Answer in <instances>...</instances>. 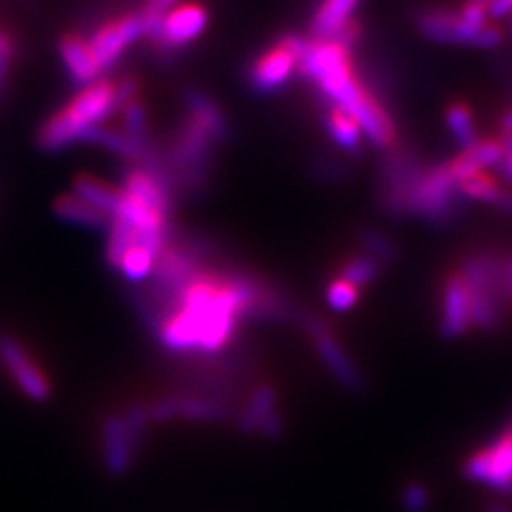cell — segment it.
Wrapping results in <instances>:
<instances>
[{
  "label": "cell",
  "instance_id": "34",
  "mask_svg": "<svg viewBox=\"0 0 512 512\" xmlns=\"http://www.w3.org/2000/svg\"><path fill=\"white\" fill-rule=\"evenodd\" d=\"M498 139L502 143V156H500L498 169L502 178L508 184H512V133H502Z\"/></svg>",
  "mask_w": 512,
  "mask_h": 512
},
{
  "label": "cell",
  "instance_id": "24",
  "mask_svg": "<svg viewBox=\"0 0 512 512\" xmlns=\"http://www.w3.org/2000/svg\"><path fill=\"white\" fill-rule=\"evenodd\" d=\"M158 256L160 254L146 246H131L118 256L116 263L111 267H114L128 284H141L152 278Z\"/></svg>",
  "mask_w": 512,
  "mask_h": 512
},
{
  "label": "cell",
  "instance_id": "19",
  "mask_svg": "<svg viewBox=\"0 0 512 512\" xmlns=\"http://www.w3.org/2000/svg\"><path fill=\"white\" fill-rule=\"evenodd\" d=\"M502 156V143L498 137H483L472 146L463 148L453 160H448L457 182L472 178L476 173H485L491 167H498Z\"/></svg>",
  "mask_w": 512,
  "mask_h": 512
},
{
  "label": "cell",
  "instance_id": "23",
  "mask_svg": "<svg viewBox=\"0 0 512 512\" xmlns=\"http://www.w3.org/2000/svg\"><path fill=\"white\" fill-rule=\"evenodd\" d=\"M276 410H278L276 389L269 387V384H261V387H256V391L250 395L244 410L239 412L237 429L242 431V434H256V431H259V425Z\"/></svg>",
  "mask_w": 512,
  "mask_h": 512
},
{
  "label": "cell",
  "instance_id": "26",
  "mask_svg": "<svg viewBox=\"0 0 512 512\" xmlns=\"http://www.w3.org/2000/svg\"><path fill=\"white\" fill-rule=\"evenodd\" d=\"M120 118H122V124H120V128L122 131L131 137V139H135L137 143H141L143 148H148V150H152V141H150V120H148V109H146V105H143V101L139 99H133V101H128V103H124L122 107H120Z\"/></svg>",
  "mask_w": 512,
  "mask_h": 512
},
{
  "label": "cell",
  "instance_id": "4",
  "mask_svg": "<svg viewBox=\"0 0 512 512\" xmlns=\"http://www.w3.org/2000/svg\"><path fill=\"white\" fill-rule=\"evenodd\" d=\"M118 111L120 99L114 79H96L84 88H77L69 103H64L39 126V148L45 152H60L75 143H84L94 128L107 124Z\"/></svg>",
  "mask_w": 512,
  "mask_h": 512
},
{
  "label": "cell",
  "instance_id": "17",
  "mask_svg": "<svg viewBox=\"0 0 512 512\" xmlns=\"http://www.w3.org/2000/svg\"><path fill=\"white\" fill-rule=\"evenodd\" d=\"M58 54L64 69H67L71 77V82L77 88H84L103 77L99 64H96V58L90 50L88 39L84 35H79V32H67V35H62V39L58 41Z\"/></svg>",
  "mask_w": 512,
  "mask_h": 512
},
{
  "label": "cell",
  "instance_id": "12",
  "mask_svg": "<svg viewBox=\"0 0 512 512\" xmlns=\"http://www.w3.org/2000/svg\"><path fill=\"white\" fill-rule=\"evenodd\" d=\"M210 26V11L197 0H184L182 5L167 13L163 22L148 37L158 52H180L184 47L199 41Z\"/></svg>",
  "mask_w": 512,
  "mask_h": 512
},
{
  "label": "cell",
  "instance_id": "11",
  "mask_svg": "<svg viewBox=\"0 0 512 512\" xmlns=\"http://www.w3.org/2000/svg\"><path fill=\"white\" fill-rule=\"evenodd\" d=\"M90 43V50L99 64L101 73H109L116 69V64L122 60V56L131 50V47L143 39V24L137 11L120 13L116 18H109L103 24L94 28L90 37H86Z\"/></svg>",
  "mask_w": 512,
  "mask_h": 512
},
{
  "label": "cell",
  "instance_id": "18",
  "mask_svg": "<svg viewBox=\"0 0 512 512\" xmlns=\"http://www.w3.org/2000/svg\"><path fill=\"white\" fill-rule=\"evenodd\" d=\"M361 0H320L310 20L312 41H331L340 35V30L355 20V11Z\"/></svg>",
  "mask_w": 512,
  "mask_h": 512
},
{
  "label": "cell",
  "instance_id": "25",
  "mask_svg": "<svg viewBox=\"0 0 512 512\" xmlns=\"http://www.w3.org/2000/svg\"><path fill=\"white\" fill-rule=\"evenodd\" d=\"M459 192L466 201H480L487 205L498 207L504 199L506 188L498 178H493L487 171L485 173H476L472 178L459 182Z\"/></svg>",
  "mask_w": 512,
  "mask_h": 512
},
{
  "label": "cell",
  "instance_id": "42",
  "mask_svg": "<svg viewBox=\"0 0 512 512\" xmlns=\"http://www.w3.org/2000/svg\"><path fill=\"white\" fill-rule=\"evenodd\" d=\"M510 26H512V11H510Z\"/></svg>",
  "mask_w": 512,
  "mask_h": 512
},
{
  "label": "cell",
  "instance_id": "3",
  "mask_svg": "<svg viewBox=\"0 0 512 512\" xmlns=\"http://www.w3.org/2000/svg\"><path fill=\"white\" fill-rule=\"evenodd\" d=\"M184 118L175 128L169 146V175L186 190L203 186L210 173L216 148L231 135L229 120L222 107L199 88L184 94Z\"/></svg>",
  "mask_w": 512,
  "mask_h": 512
},
{
  "label": "cell",
  "instance_id": "9",
  "mask_svg": "<svg viewBox=\"0 0 512 512\" xmlns=\"http://www.w3.org/2000/svg\"><path fill=\"white\" fill-rule=\"evenodd\" d=\"M308 39L301 35H284L271 43L254 58L248 69V82L259 94H274L282 90L295 73H299L301 58L306 54Z\"/></svg>",
  "mask_w": 512,
  "mask_h": 512
},
{
  "label": "cell",
  "instance_id": "32",
  "mask_svg": "<svg viewBox=\"0 0 512 512\" xmlns=\"http://www.w3.org/2000/svg\"><path fill=\"white\" fill-rule=\"evenodd\" d=\"M399 502H402L404 512H427L431 504V495L429 489L423 483H419V480H410V483L404 485Z\"/></svg>",
  "mask_w": 512,
  "mask_h": 512
},
{
  "label": "cell",
  "instance_id": "31",
  "mask_svg": "<svg viewBox=\"0 0 512 512\" xmlns=\"http://www.w3.org/2000/svg\"><path fill=\"white\" fill-rule=\"evenodd\" d=\"M361 291L357 286H352L350 282L342 280V278H335L329 286H327V306L333 312H348L352 310L359 303Z\"/></svg>",
  "mask_w": 512,
  "mask_h": 512
},
{
  "label": "cell",
  "instance_id": "2",
  "mask_svg": "<svg viewBox=\"0 0 512 512\" xmlns=\"http://www.w3.org/2000/svg\"><path fill=\"white\" fill-rule=\"evenodd\" d=\"M299 73L308 77L316 90L325 96L327 105L346 111L357 120L363 137L378 150L395 146L397 131L389 111L376 99L370 86L355 71L352 50L340 41L308 39L306 54L301 58Z\"/></svg>",
  "mask_w": 512,
  "mask_h": 512
},
{
  "label": "cell",
  "instance_id": "41",
  "mask_svg": "<svg viewBox=\"0 0 512 512\" xmlns=\"http://www.w3.org/2000/svg\"><path fill=\"white\" fill-rule=\"evenodd\" d=\"M489 512H510V510H504V508H493V510H489Z\"/></svg>",
  "mask_w": 512,
  "mask_h": 512
},
{
  "label": "cell",
  "instance_id": "5",
  "mask_svg": "<svg viewBox=\"0 0 512 512\" xmlns=\"http://www.w3.org/2000/svg\"><path fill=\"white\" fill-rule=\"evenodd\" d=\"M459 274L470 299L472 327L483 333L502 331L510 306L504 256L493 250H476L461 261Z\"/></svg>",
  "mask_w": 512,
  "mask_h": 512
},
{
  "label": "cell",
  "instance_id": "27",
  "mask_svg": "<svg viewBox=\"0 0 512 512\" xmlns=\"http://www.w3.org/2000/svg\"><path fill=\"white\" fill-rule=\"evenodd\" d=\"M446 126H448V131H451V135L455 137V141L461 146V150L472 146L474 141L480 139L476 133L472 109L463 101H455L446 107Z\"/></svg>",
  "mask_w": 512,
  "mask_h": 512
},
{
  "label": "cell",
  "instance_id": "33",
  "mask_svg": "<svg viewBox=\"0 0 512 512\" xmlns=\"http://www.w3.org/2000/svg\"><path fill=\"white\" fill-rule=\"evenodd\" d=\"M15 52H18V45H15V39L7 28L0 26V88L5 86L7 77L13 69V60Z\"/></svg>",
  "mask_w": 512,
  "mask_h": 512
},
{
  "label": "cell",
  "instance_id": "30",
  "mask_svg": "<svg viewBox=\"0 0 512 512\" xmlns=\"http://www.w3.org/2000/svg\"><path fill=\"white\" fill-rule=\"evenodd\" d=\"M182 3L184 0H143V5L137 9L143 24V39H148L165 15Z\"/></svg>",
  "mask_w": 512,
  "mask_h": 512
},
{
  "label": "cell",
  "instance_id": "13",
  "mask_svg": "<svg viewBox=\"0 0 512 512\" xmlns=\"http://www.w3.org/2000/svg\"><path fill=\"white\" fill-rule=\"evenodd\" d=\"M303 327H306L310 338L314 340L316 355L323 359L329 374L338 380L344 389L361 391L365 387L363 372L359 370V365L352 361L346 348L335 340L329 323H325V320L316 314H308L303 316Z\"/></svg>",
  "mask_w": 512,
  "mask_h": 512
},
{
  "label": "cell",
  "instance_id": "14",
  "mask_svg": "<svg viewBox=\"0 0 512 512\" xmlns=\"http://www.w3.org/2000/svg\"><path fill=\"white\" fill-rule=\"evenodd\" d=\"M0 365L5 372L32 402H47L52 395V384L43 374L41 367L32 361L30 352L15 338L7 333H0Z\"/></svg>",
  "mask_w": 512,
  "mask_h": 512
},
{
  "label": "cell",
  "instance_id": "35",
  "mask_svg": "<svg viewBox=\"0 0 512 512\" xmlns=\"http://www.w3.org/2000/svg\"><path fill=\"white\" fill-rule=\"evenodd\" d=\"M256 434H261L267 440H278L284 434V419L282 414L276 410L274 414H269L267 419L259 425V431Z\"/></svg>",
  "mask_w": 512,
  "mask_h": 512
},
{
  "label": "cell",
  "instance_id": "36",
  "mask_svg": "<svg viewBox=\"0 0 512 512\" xmlns=\"http://www.w3.org/2000/svg\"><path fill=\"white\" fill-rule=\"evenodd\" d=\"M512 11V0H493V3L489 5V18H508Z\"/></svg>",
  "mask_w": 512,
  "mask_h": 512
},
{
  "label": "cell",
  "instance_id": "8",
  "mask_svg": "<svg viewBox=\"0 0 512 512\" xmlns=\"http://www.w3.org/2000/svg\"><path fill=\"white\" fill-rule=\"evenodd\" d=\"M416 28L429 41L448 45H472L480 50H495L504 43V30L495 24L472 26L455 9L429 7L416 15Z\"/></svg>",
  "mask_w": 512,
  "mask_h": 512
},
{
  "label": "cell",
  "instance_id": "15",
  "mask_svg": "<svg viewBox=\"0 0 512 512\" xmlns=\"http://www.w3.org/2000/svg\"><path fill=\"white\" fill-rule=\"evenodd\" d=\"M152 421L188 419L197 423H218L231 416L227 399L214 395H169L160 397L148 406Z\"/></svg>",
  "mask_w": 512,
  "mask_h": 512
},
{
  "label": "cell",
  "instance_id": "21",
  "mask_svg": "<svg viewBox=\"0 0 512 512\" xmlns=\"http://www.w3.org/2000/svg\"><path fill=\"white\" fill-rule=\"evenodd\" d=\"M73 192L109 218L120 203V186L96 178L92 173H77L73 178Z\"/></svg>",
  "mask_w": 512,
  "mask_h": 512
},
{
  "label": "cell",
  "instance_id": "16",
  "mask_svg": "<svg viewBox=\"0 0 512 512\" xmlns=\"http://www.w3.org/2000/svg\"><path fill=\"white\" fill-rule=\"evenodd\" d=\"M472 329L470 299L459 269L451 271L442 282L438 331L444 340H459Z\"/></svg>",
  "mask_w": 512,
  "mask_h": 512
},
{
  "label": "cell",
  "instance_id": "10",
  "mask_svg": "<svg viewBox=\"0 0 512 512\" xmlns=\"http://www.w3.org/2000/svg\"><path fill=\"white\" fill-rule=\"evenodd\" d=\"M463 476L500 493H512V421L463 463Z\"/></svg>",
  "mask_w": 512,
  "mask_h": 512
},
{
  "label": "cell",
  "instance_id": "40",
  "mask_svg": "<svg viewBox=\"0 0 512 512\" xmlns=\"http://www.w3.org/2000/svg\"><path fill=\"white\" fill-rule=\"evenodd\" d=\"M466 3L470 5H478V7H485L489 11V5L493 3V0H466Z\"/></svg>",
  "mask_w": 512,
  "mask_h": 512
},
{
  "label": "cell",
  "instance_id": "20",
  "mask_svg": "<svg viewBox=\"0 0 512 512\" xmlns=\"http://www.w3.org/2000/svg\"><path fill=\"white\" fill-rule=\"evenodd\" d=\"M54 214L62 220L75 224V227H82L88 231H105L109 229L111 218L96 210L90 203H86L82 197H77L75 192H64V195L56 197L54 201Z\"/></svg>",
  "mask_w": 512,
  "mask_h": 512
},
{
  "label": "cell",
  "instance_id": "6",
  "mask_svg": "<svg viewBox=\"0 0 512 512\" xmlns=\"http://www.w3.org/2000/svg\"><path fill=\"white\" fill-rule=\"evenodd\" d=\"M463 203L466 199L459 192V182L446 160L421 171L399 203L395 216H416L434 224H446L461 214Z\"/></svg>",
  "mask_w": 512,
  "mask_h": 512
},
{
  "label": "cell",
  "instance_id": "37",
  "mask_svg": "<svg viewBox=\"0 0 512 512\" xmlns=\"http://www.w3.org/2000/svg\"><path fill=\"white\" fill-rule=\"evenodd\" d=\"M504 280H506V291H508V299L512 306V254L504 256Z\"/></svg>",
  "mask_w": 512,
  "mask_h": 512
},
{
  "label": "cell",
  "instance_id": "28",
  "mask_svg": "<svg viewBox=\"0 0 512 512\" xmlns=\"http://www.w3.org/2000/svg\"><path fill=\"white\" fill-rule=\"evenodd\" d=\"M382 271V265L378 261H374L372 256L367 254H355L352 259H348L342 269H340V278L350 282L352 286H357L359 291L363 286H370Z\"/></svg>",
  "mask_w": 512,
  "mask_h": 512
},
{
  "label": "cell",
  "instance_id": "38",
  "mask_svg": "<svg viewBox=\"0 0 512 512\" xmlns=\"http://www.w3.org/2000/svg\"><path fill=\"white\" fill-rule=\"evenodd\" d=\"M500 131L512 133V107L508 111H504V116L500 118Z\"/></svg>",
  "mask_w": 512,
  "mask_h": 512
},
{
  "label": "cell",
  "instance_id": "7",
  "mask_svg": "<svg viewBox=\"0 0 512 512\" xmlns=\"http://www.w3.org/2000/svg\"><path fill=\"white\" fill-rule=\"evenodd\" d=\"M150 423L148 406H131L122 414L105 416L101 425V455L111 476H124L133 468Z\"/></svg>",
  "mask_w": 512,
  "mask_h": 512
},
{
  "label": "cell",
  "instance_id": "29",
  "mask_svg": "<svg viewBox=\"0 0 512 512\" xmlns=\"http://www.w3.org/2000/svg\"><path fill=\"white\" fill-rule=\"evenodd\" d=\"M359 244L363 248V254L372 256L374 261H378L382 267L391 265L397 259V246L393 244V239H389L378 229H361L359 231Z\"/></svg>",
  "mask_w": 512,
  "mask_h": 512
},
{
  "label": "cell",
  "instance_id": "39",
  "mask_svg": "<svg viewBox=\"0 0 512 512\" xmlns=\"http://www.w3.org/2000/svg\"><path fill=\"white\" fill-rule=\"evenodd\" d=\"M498 207H500V210H504V212L512 214V190H510V188H506V192H504V199H502V203H500Z\"/></svg>",
  "mask_w": 512,
  "mask_h": 512
},
{
  "label": "cell",
  "instance_id": "1",
  "mask_svg": "<svg viewBox=\"0 0 512 512\" xmlns=\"http://www.w3.org/2000/svg\"><path fill=\"white\" fill-rule=\"evenodd\" d=\"M135 308L171 355L214 357L235 340L244 320L288 323L297 318L295 303L269 282L244 271L203 265L169 295L137 293Z\"/></svg>",
  "mask_w": 512,
  "mask_h": 512
},
{
  "label": "cell",
  "instance_id": "22",
  "mask_svg": "<svg viewBox=\"0 0 512 512\" xmlns=\"http://www.w3.org/2000/svg\"><path fill=\"white\" fill-rule=\"evenodd\" d=\"M325 131L335 146L344 152L355 154L363 146L365 137L357 120L333 105H327V111H325Z\"/></svg>",
  "mask_w": 512,
  "mask_h": 512
}]
</instances>
